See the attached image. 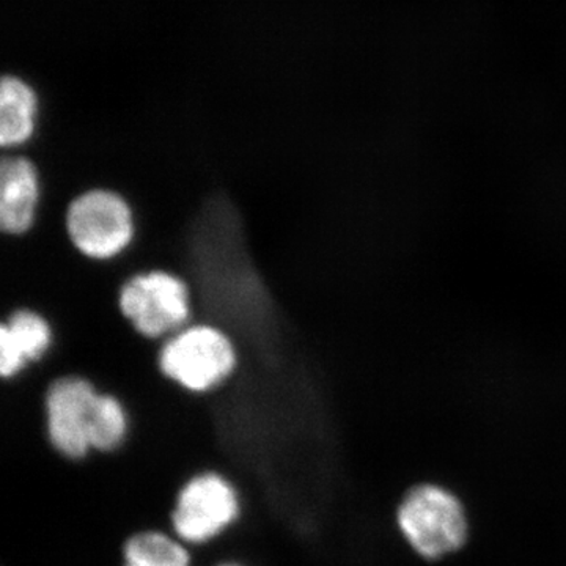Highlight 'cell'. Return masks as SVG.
<instances>
[{
	"label": "cell",
	"instance_id": "obj_1",
	"mask_svg": "<svg viewBox=\"0 0 566 566\" xmlns=\"http://www.w3.org/2000/svg\"><path fill=\"white\" fill-rule=\"evenodd\" d=\"M244 515L240 482L222 469L199 468L175 490L166 527L193 551H205L233 534Z\"/></svg>",
	"mask_w": 566,
	"mask_h": 566
},
{
	"label": "cell",
	"instance_id": "obj_2",
	"mask_svg": "<svg viewBox=\"0 0 566 566\" xmlns=\"http://www.w3.org/2000/svg\"><path fill=\"white\" fill-rule=\"evenodd\" d=\"M397 524L409 546L428 560L457 553L468 539V516L452 491L424 483L398 505Z\"/></svg>",
	"mask_w": 566,
	"mask_h": 566
},
{
	"label": "cell",
	"instance_id": "obj_3",
	"mask_svg": "<svg viewBox=\"0 0 566 566\" xmlns=\"http://www.w3.org/2000/svg\"><path fill=\"white\" fill-rule=\"evenodd\" d=\"M163 375L182 389L207 392L237 367L230 338L212 326L186 327L163 346L158 357Z\"/></svg>",
	"mask_w": 566,
	"mask_h": 566
},
{
	"label": "cell",
	"instance_id": "obj_4",
	"mask_svg": "<svg viewBox=\"0 0 566 566\" xmlns=\"http://www.w3.org/2000/svg\"><path fill=\"white\" fill-rule=\"evenodd\" d=\"M66 233L74 249L92 260H111L132 244L133 211L114 191L82 192L66 208Z\"/></svg>",
	"mask_w": 566,
	"mask_h": 566
},
{
	"label": "cell",
	"instance_id": "obj_5",
	"mask_svg": "<svg viewBox=\"0 0 566 566\" xmlns=\"http://www.w3.org/2000/svg\"><path fill=\"white\" fill-rule=\"evenodd\" d=\"M122 315L145 338H159L180 331L191 318L189 289L167 271L134 275L118 294Z\"/></svg>",
	"mask_w": 566,
	"mask_h": 566
},
{
	"label": "cell",
	"instance_id": "obj_6",
	"mask_svg": "<svg viewBox=\"0 0 566 566\" xmlns=\"http://www.w3.org/2000/svg\"><path fill=\"white\" fill-rule=\"evenodd\" d=\"M98 390L88 379H55L44 398V436L55 457L82 463L93 457L91 427Z\"/></svg>",
	"mask_w": 566,
	"mask_h": 566
},
{
	"label": "cell",
	"instance_id": "obj_7",
	"mask_svg": "<svg viewBox=\"0 0 566 566\" xmlns=\"http://www.w3.org/2000/svg\"><path fill=\"white\" fill-rule=\"evenodd\" d=\"M40 203V177L24 156L3 158L0 166V227L11 237L28 233Z\"/></svg>",
	"mask_w": 566,
	"mask_h": 566
},
{
	"label": "cell",
	"instance_id": "obj_8",
	"mask_svg": "<svg viewBox=\"0 0 566 566\" xmlns=\"http://www.w3.org/2000/svg\"><path fill=\"white\" fill-rule=\"evenodd\" d=\"M52 327L31 308H20L0 326V375L6 379L21 374L50 352Z\"/></svg>",
	"mask_w": 566,
	"mask_h": 566
},
{
	"label": "cell",
	"instance_id": "obj_9",
	"mask_svg": "<svg viewBox=\"0 0 566 566\" xmlns=\"http://www.w3.org/2000/svg\"><path fill=\"white\" fill-rule=\"evenodd\" d=\"M120 566H197V551L163 526L136 528L123 538Z\"/></svg>",
	"mask_w": 566,
	"mask_h": 566
},
{
	"label": "cell",
	"instance_id": "obj_10",
	"mask_svg": "<svg viewBox=\"0 0 566 566\" xmlns=\"http://www.w3.org/2000/svg\"><path fill=\"white\" fill-rule=\"evenodd\" d=\"M39 98L31 85L6 76L0 88V144L14 148L31 140L35 133Z\"/></svg>",
	"mask_w": 566,
	"mask_h": 566
},
{
	"label": "cell",
	"instance_id": "obj_11",
	"mask_svg": "<svg viewBox=\"0 0 566 566\" xmlns=\"http://www.w3.org/2000/svg\"><path fill=\"white\" fill-rule=\"evenodd\" d=\"M129 438V419L125 406L109 394H98L91 427L93 457L120 452Z\"/></svg>",
	"mask_w": 566,
	"mask_h": 566
},
{
	"label": "cell",
	"instance_id": "obj_12",
	"mask_svg": "<svg viewBox=\"0 0 566 566\" xmlns=\"http://www.w3.org/2000/svg\"><path fill=\"white\" fill-rule=\"evenodd\" d=\"M197 566H253L234 554L223 553L218 547L197 551Z\"/></svg>",
	"mask_w": 566,
	"mask_h": 566
}]
</instances>
